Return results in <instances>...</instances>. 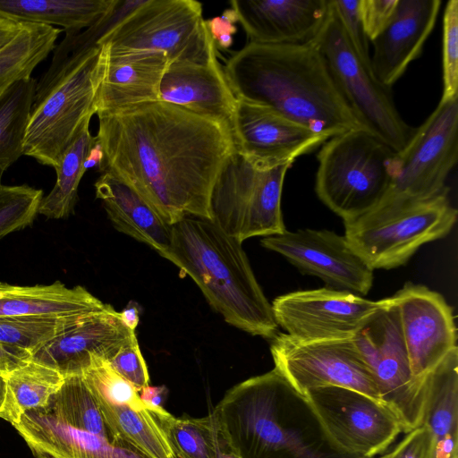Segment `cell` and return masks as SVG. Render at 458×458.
Segmentation results:
<instances>
[{
    "label": "cell",
    "instance_id": "obj_8",
    "mask_svg": "<svg viewBox=\"0 0 458 458\" xmlns=\"http://www.w3.org/2000/svg\"><path fill=\"white\" fill-rule=\"evenodd\" d=\"M96 43L108 54L162 52L169 63L216 54L202 4L193 0H144Z\"/></svg>",
    "mask_w": 458,
    "mask_h": 458
},
{
    "label": "cell",
    "instance_id": "obj_22",
    "mask_svg": "<svg viewBox=\"0 0 458 458\" xmlns=\"http://www.w3.org/2000/svg\"><path fill=\"white\" fill-rule=\"evenodd\" d=\"M135 331L121 320L119 312L106 304L41 347L30 358L52 366L64 376L80 374L92 357L110 360Z\"/></svg>",
    "mask_w": 458,
    "mask_h": 458
},
{
    "label": "cell",
    "instance_id": "obj_1",
    "mask_svg": "<svg viewBox=\"0 0 458 458\" xmlns=\"http://www.w3.org/2000/svg\"><path fill=\"white\" fill-rule=\"evenodd\" d=\"M96 114L100 172L126 182L170 225L210 219L213 186L235 151L229 130L159 100Z\"/></svg>",
    "mask_w": 458,
    "mask_h": 458
},
{
    "label": "cell",
    "instance_id": "obj_4",
    "mask_svg": "<svg viewBox=\"0 0 458 458\" xmlns=\"http://www.w3.org/2000/svg\"><path fill=\"white\" fill-rule=\"evenodd\" d=\"M242 243L210 219L188 216L172 225L170 244L158 254L187 274L228 324L272 339L278 325Z\"/></svg>",
    "mask_w": 458,
    "mask_h": 458
},
{
    "label": "cell",
    "instance_id": "obj_47",
    "mask_svg": "<svg viewBox=\"0 0 458 458\" xmlns=\"http://www.w3.org/2000/svg\"><path fill=\"white\" fill-rule=\"evenodd\" d=\"M167 394L164 386H147L140 391V397L147 407L162 406V403Z\"/></svg>",
    "mask_w": 458,
    "mask_h": 458
},
{
    "label": "cell",
    "instance_id": "obj_49",
    "mask_svg": "<svg viewBox=\"0 0 458 458\" xmlns=\"http://www.w3.org/2000/svg\"><path fill=\"white\" fill-rule=\"evenodd\" d=\"M22 23L0 18V48L7 44L21 30Z\"/></svg>",
    "mask_w": 458,
    "mask_h": 458
},
{
    "label": "cell",
    "instance_id": "obj_45",
    "mask_svg": "<svg viewBox=\"0 0 458 458\" xmlns=\"http://www.w3.org/2000/svg\"><path fill=\"white\" fill-rule=\"evenodd\" d=\"M21 415L15 397L9 387L6 374H0V418L14 426L19 423Z\"/></svg>",
    "mask_w": 458,
    "mask_h": 458
},
{
    "label": "cell",
    "instance_id": "obj_38",
    "mask_svg": "<svg viewBox=\"0 0 458 458\" xmlns=\"http://www.w3.org/2000/svg\"><path fill=\"white\" fill-rule=\"evenodd\" d=\"M43 197L42 190L26 184H0V240L30 225Z\"/></svg>",
    "mask_w": 458,
    "mask_h": 458
},
{
    "label": "cell",
    "instance_id": "obj_12",
    "mask_svg": "<svg viewBox=\"0 0 458 458\" xmlns=\"http://www.w3.org/2000/svg\"><path fill=\"white\" fill-rule=\"evenodd\" d=\"M355 342L373 373L380 402L396 416L403 432L420 427L427 402V377L420 380L411 373L393 298Z\"/></svg>",
    "mask_w": 458,
    "mask_h": 458
},
{
    "label": "cell",
    "instance_id": "obj_41",
    "mask_svg": "<svg viewBox=\"0 0 458 458\" xmlns=\"http://www.w3.org/2000/svg\"><path fill=\"white\" fill-rule=\"evenodd\" d=\"M106 361L139 392L148 386L149 376L148 367L141 354L135 334Z\"/></svg>",
    "mask_w": 458,
    "mask_h": 458
},
{
    "label": "cell",
    "instance_id": "obj_10",
    "mask_svg": "<svg viewBox=\"0 0 458 458\" xmlns=\"http://www.w3.org/2000/svg\"><path fill=\"white\" fill-rule=\"evenodd\" d=\"M325 57L347 103L365 129L396 153L411 140L416 128L401 116L390 88L381 84L351 47L331 5L311 41Z\"/></svg>",
    "mask_w": 458,
    "mask_h": 458
},
{
    "label": "cell",
    "instance_id": "obj_19",
    "mask_svg": "<svg viewBox=\"0 0 458 458\" xmlns=\"http://www.w3.org/2000/svg\"><path fill=\"white\" fill-rule=\"evenodd\" d=\"M158 100L214 121L232 134L237 98L216 54L204 61L169 63L160 82Z\"/></svg>",
    "mask_w": 458,
    "mask_h": 458
},
{
    "label": "cell",
    "instance_id": "obj_48",
    "mask_svg": "<svg viewBox=\"0 0 458 458\" xmlns=\"http://www.w3.org/2000/svg\"><path fill=\"white\" fill-rule=\"evenodd\" d=\"M217 418V417H216ZM218 420V419H217ZM218 445L219 458H242L236 449L231 444L224 428L218 420Z\"/></svg>",
    "mask_w": 458,
    "mask_h": 458
},
{
    "label": "cell",
    "instance_id": "obj_27",
    "mask_svg": "<svg viewBox=\"0 0 458 458\" xmlns=\"http://www.w3.org/2000/svg\"><path fill=\"white\" fill-rule=\"evenodd\" d=\"M422 424L432 435L431 458H457L458 348L427 376V402Z\"/></svg>",
    "mask_w": 458,
    "mask_h": 458
},
{
    "label": "cell",
    "instance_id": "obj_35",
    "mask_svg": "<svg viewBox=\"0 0 458 458\" xmlns=\"http://www.w3.org/2000/svg\"><path fill=\"white\" fill-rule=\"evenodd\" d=\"M6 379L23 414L47 408L65 376L57 369L30 358L6 374Z\"/></svg>",
    "mask_w": 458,
    "mask_h": 458
},
{
    "label": "cell",
    "instance_id": "obj_11",
    "mask_svg": "<svg viewBox=\"0 0 458 458\" xmlns=\"http://www.w3.org/2000/svg\"><path fill=\"white\" fill-rule=\"evenodd\" d=\"M457 158L458 98H441L406 147L396 153L391 185L379 204L428 199L448 192L445 181Z\"/></svg>",
    "mask_w": 458,
    "mask_h": 458
},
{
    "label": "cell",
    "instance_id": "obj_14",
    "mask_svg": "<svg viewBox=\"0 0 458 458\" xmlns=\"http://www.w3.org/2000/svg\"><path fill=\"white\" fill-rule=\"evenodd\" d=\"M392 298L370 301L327 287L292 292L276 297L275 319L288 335L303 341L355 338Z\"/></svg>",
    "mask_w": 458,
    "mask_h": 458
},
{
    "label": "cell",
    "instance_id": "obj_39",
    "mask_svg": "<svg viewBox=\"0 0 458 458\" xmlns=\"http://www.w3.org/2000/svg\"><path fill=\"white\" fill-rule=\"evenodd\" d=\"M443 94L441 98H458V1L447 2L443 18Z\"/></svg>",
    "mask_w": 458,
    "mask_h": 458
},
{
    "label": "cell",
    "instance_id": "obj_15",
    "mask_svg": "<svg viewBox=\"0 0 458 458\" xmlns=\"http://www.w3.org/2000/svg\"><path fill=\"white\" fill-rule=\"evenodd\" d=\"M304 396L332 438L349 453L373 458L403 432L390 409L358 391L330 386L310 389Z\"/></svg>",
    "mask_w": 458,
    "mask_h": 458
},
{
    "label": "cell",
    "instance_id": "obj_17",
    "mask_svg": "<svg viewBox=\"0 0 458 458\" xmlns=\"http://www.w3.org/2000/svg\"><path fill=\"white\" fill-rule=\"evenodd\" d=\"M392 297L411 373L417 379L424 380L457 348L453 308L440 293L411 282Z\"/></svg>",
    "mask_w": 458,
    "mask_h": 458
},
{
    "label": "cell",
    "instance_id": "obj_2",
    "mask_svg": "<svg viewBox=\"0 0 458 458\" xmlns=\"http://www.w3.org/2000/svg\"><path fill=\"white\" fill-rule=\"evenodd\" d=\"M223 70L236 98L265 106L327 140L365 129L311 42H248Z\"/></svg>",
    "mask_w": 458,
    "mask_h": 458
},
{
    "label": "cell",
    "instance_id": "obj_51",
    "mask_svg": "<svg viewBox=\"0 0 458 458\" xmlns=\"http://www.w3.org/2000/svg\"><path fill=\"white\" fill-rule=\"evenodd\" d=\"M4 172V171L0 169V184H2V177H3Z\"/></svg>",
    "mask_w": 458,
    "mask_h": 458
},
{
    "label": "cell",
    "instance_id": "obj_42",
    "mask_svg": "<svg viewBox=\"0 0 458 458\" xmlns=\"http://www.w3.org/2000/svg\"><path fill=\"white\" fill-rule=\"evenodd\" d=\"M397 3L398 0H360V15L369 41L389 22Z\"/></svg>",
    "mask_w": 458,
    "mask_h": 458
},
{
    "label": "cell",
    "instance_id": "obj_40",
    "mask_svg": "<svg viewBox=\"0 0 458 458\" xmlns=\"http://www.w3.org/2000/svg\"><path fill=\"white\" fill-rule=\"evenodd\" d=\"M346 38L360 60L369 69V38L360 15V0H331ZM372 71V70H371Z\"/></svg>",
    "mask_w": 458,
    "mask_h": 458
},
{
    "label": "cell",
    "instance_id": "obj_5",
    "mask_svg": "<svg viewBox=\"0 0 458 458\" xmlns=\"http://www.w3.org/2000/svg\"><path fill=\"white\" fill-rule=\"evenodd\" d=\"M106 52L96 44L59 45L51 66L37 82L23 155L55 168L96 103Z\"/></svg>",
    "mask_w": 458,
    "mask_h": 458
},
{
    "label": "cell",
    "instance_id": "obj_29",
    "mask_svg": "<svg viewBox=\"0 0 458 458\" xmlns=\"http://www.w3.org/2000/svg\"><path fill=\"white\" fill-rule=\"evenodd\" d=\"M61 32L53 26L22 23L19 32L0 48V98L16 82L31 77L55 47Z\"/></svg>",
    "mask_w": 458,
    "mask_h": 458
},
{
    "label": "cell",
    "instance_id": "obj_26",
    "mask_svg": "<svg viewBox=\"0 0 458 458\" xmlns=\"http://www.w3.org/2000/svg\"><path fill=\"white\" fill-rule=\"evenodd\" d=\"M106 304L77 285H16L0 282V318L80 317L100 311Z\"/></svg>",
    "mask_w": 458,
    "mask_h": 458
},
{
    "label": "cell",
    "instance_id": "obj_44",
    "mask_svg": "<svg viewBox=\"0 0 458 458\" xmlns=\"http://www.w3.org/2000/svg\"><path fill=\"white\" fill-rule=\"evenodd\" d=\"M205 22L216 47L227 49L233 45V37L237 30L235 22H238V19L232 8L224 11L221 16L205 21Z\"/></svg>",
    "mask_w": 458,
    "mask_h": 458
},
{
    "label": "cell",
    "instance_id": "obj_36",
    "mask_svg": "<svg viewBox=\"0 0 458 458\" xmlns=\"http://www.w3.org/2000/svg\"><path fill=\"white\" fill-rule=\"evenodd\" d=\"M89 315L65 318H0V344L26 352L32 356L41 347Z\"/></svg>",
    "mask_w": 458,
    "mask_h": 458
},
{
    "label": "cell",
    "instance_id": "obj_37",
    "mask_svg": "<svg viewBox=\"0 0 458 458\" xmlns=\"http://www.w3.org/2000/svg\"><path fill=\"white\" fill-rule=\"evenodd\" d=\"M81 374L95 398L137 411L148 408L141 401L140 392L106 360L92 357Z\"/></svg>",
    "mask_w": 458,
    "mask_h": 458
},
{
    "label": "cell",
    "instance_id": "obj_21",
    "mask_svg": "<svg viewBox=\"0 0 458 458\" xmlns=\"http://www.w3.org/2000/svg\"><path fill=\"white\" fill-rule=\"evenodd\" d=\"M441 4L440 0H398L389 22L370 41L374 49L371 70L381 84L391 88L421 55Z\"/></svg>",
    "mask_w": 458,
    "mask_h": 458
},
{
    "label": "cell",
    "instance_id": "obj_6",
    "mask_svg": "<svg viewBox=\"0 0 458 458\" xmlns=\"http://www.w3.org/2000/svg\"><path fill=\"white\" fill-rule=\"evenodd\" d=\"M317 158L318 199L344 222L375 208L394 176L396 152L366 129L332 137Z\"/></svg>",
    "mask_w": 458,
    "mask_h": 458
},
{
    "label": "cell",
    "instance_id": "obj_28",
    "mask_svg": "<svg viewBox=\"0 0 458 458\" xmlns=\"http://www.w3.org/2000/svg\"><path fill=\"white\" fill-rule=\"evenodd\" d=\"M118 0H0V18L17 23L60 26L66 37L100 22Z\"/></svg>",
    "mask_w": 458,
    "mask_h": 458
},
{
    "label": "cell",
    "instance_id": "obj_32",
    "mask_svg": "<svg viewBox=\"0 0 458 458\" xmlns=\"http://www.w3.org/2000/svg\"><path fill=\"white\" fill-rule=\"evenodd\" d=\"M148 410L165 433L176 458H219V426L213 411L196 419L175 418L162 406Z\"/></svg>",
    "mask_w": 458,
    "mask_h": 458
},
{
    "label": "cell",
    "instance_id": "obj_25",
    "mask_svg": "<svg viewBox=\"0 0 458 458\" xmlns=\"http://www.w3.org/2000/svg\"><path fill=\"white\" fill-rule=\"evenodd\" d=\"M96 197L102 201L114 226L121 233L160 253L170 244L172 225L131 185L111 172H101L95 182Z\"/></svg>",
    "mask_w": 458,
    "mask_h": 458
},
{
    "label": "cell",
    "instance_id": "obj_33",
    "mask_svg": "<svg viewBox=\"0 0 458 458\" xmlns=\"http://www.w3.org/2000/svg\"><path fill=\"white\" fill-rule=\"evenodd\" d=\"M47 409L71 427L103 437L114 444H126L114 438L81 373L65 375L64 384L51 397Z\"/></svg>",
    "mask_w": 458,
    "mask_h": 458
},
{
    "label": "cell",
    "instance_id": "obj_3",
    "mask_svg": "<svg viewBox=\"0 0 458 458\" xmlns=\"http://www.w3.org/2000/svg\"><path fill=\"white\" fill-rule=\"evenodd\" d=\"M213 411L242 458H366L342 448L275 368L233 386Z\"/></svg>",
    "mask_w": 458,
    "mask_h": 458
},
{
    "label": "cell",
    "instance_id": "obj_31",
    "mask_svg": "<svg viewBox=\"0 0 458 458\" xmlns=\"http://www.w3.org/2000/svg\"><path fill=\"white\" fill-rule=\"evenodd\" d=\"M114 438L148 458H176L167 437L147 409L134 410L95 398Z\"/></svg>",
    "mask_w": 458,
    "mask_h": 458
},
{
    "label": "cell",
    "instance_id": "obj_9",
    "mask_svg": "<svg viewBox=\"0 0 458 458\" xmlns=\"http://www.w3.org/2000/svg\"><path fill=\"white\" fill-rule=\"evenodd\" d=\"M291 166L292 164H284L259 169L234 151L213 186L210 220L241 242L255 236L284 233L281 197Z\"/></svg>",
    "mask_w": 458,
    "mask_h": 458
},
{
    "label": "cell",
    "instance_id": "obj_23",
    "mask_svg": "<svg viewBox=\"0 0 458 458\" xmlns=\"http://www.w3.org/2000/svg\"><path fill=\"white\" fill-rule=\"evenodd\" d=\"M13 427L37 458H148L130 445L71 427L47 408L25 411Z\"/></svg>",
    "mask_w": 458,
    "mask_h": 458
},
{
    "label": "cell",
    "instance_id": "obj_46",
    "mask_svg": "<svg viewBox=\"0 0 458 458\" xmlns=\"http://www.w3.org/2000/svg\"><path fill=\"white\" fill-rule=\"evenodd\" d=\"M30 357L26 352L0 344V374H8Z\"/></svg>",
    "mask_w": 458,
    "mask_h": 458
},
{
    "label": "cell",
    "instance_id": "obj_7",
    "mask_svg": "<svg viewBox=\"0 0 458 458\" xmlns=\"http://www.w3.org/2000/svg\"><path fill=\"white\" fill-rule=\"evenodd\" d=\"M456 219L448 192L393 200L344 222V237L371 269H392L406 264L423 244L445 237Z\"/></svg>",
    "mask_w": 458,
    "mask_h": 458
},
{
    "label": "cell",
    "instance_id": "obj_18",
    "mask_svg": "<svg viewBox=\"0 0 458 458\" xmlns=\"http://www.w3.org/2000/svg\"><path fill=\"white\" fill-rule=\"evenodd\" d=\"M232 138L235 151L259 169L293 165L327 140L265 106L238 98Z\"/></svg>",
    "mask_w": 458,
    "mask_h": 458
},
{
    "label": "cell",
    "instance_id": "obj_30",
    "mask_svg": "<svg viewBox=\"0 0 458 458\" xmlns=\"http://www.w3.org/2000/svg\"><path fill=\"white\" fill-rule=\"evenodd\" d=\"M86 123L72 144L63 154L55 168V183L51 191L43 197L38 214L50 219L67 218L73 213L78 200V189L86 172V161L96 142Z\"/></svg>",
    "mask_w": 458,
    "mask_h": 458
},
{
    "label": "cell",
    "instance_id": "obj_50",
    "mask_svg": "<svg viewBox=\"0 0 458 458\" xmlns=\"http://www.w3.org/2000/svg\"><path fill=\"white\" fill-rule=\"evenodd\" d=\"M119 315L123 323L131 330L135 331L140 321L138 307L135 304H129L127 308L119 312Z\"/></svg>",
    "mask_w": 458,
    "mask_h": 458
},
{
    "label": "cell",
    "instance_id": "obj_43",
    "mask_svg": "<svg viewBox=\"0 0 458 458\" xmlns=\"http://www.w3.org/2000/svg\"><path fill=\"white\" fill-rule=\"evenodd\" d=\"M432 435L428 427H420L407 433L394 449L380 458H431Z\"/></svg>",
    "mask_w": 458,
    "mask_h": 458
},
{
    "label": "cell",
    "instance_id": "obj_24",
    "mask_svg": "<svg viewBox=\"0 0 458 458\" xmlns=\"http://www.w3.org/2000/svg\"><path fill=\"white\" fill-rule=\"evenodd\" d=\"M168 64V57L162 52H106L97 113L157 101L160 82Z\"/></svg>",
    "mask_w": 458,
    "mask_h": 458
},
{
    "label": "cell",
    "instance_id": "obj_16",
    "mask_svg": "<svg viewBox=\"0 0 458 458\" xmlns=\"http://www.w3.org/2000/svg\"><path fill=\"white\" fill-rule=\"evenodd\" d=\"M261 245L285 258L301 273L317 276L325 287L365 296L373 269L353 250L344 235L328 230L300 229L264 237Z\"/></svg>",
    "mask_w": 458,
    "mask_h": 458
},
{
    "label": "cell",
    "instance_id": "obj_13",
    "mask_svg": "<svg viewBox=\"0 0 458 458\" xmlns=\"http://www.w3.org/2000/svg\"><path fill=\"white\" fill-rule=\"evenodd\" d=\"M275 369L301 394L323 386H341L380 402L373 373L355 338L303 341L277 333L270 344Z\"/></svg>",
    "mask_w": 458,
    "mask_h": 458
},
{
    "label": "cell",
    "instance_id": "obj_34",
    "mask_svg": "<svg viewBox=\"0 0 458 458\" xmlns=\"http://www.w3.org/2000/svg\"><path fill=\"white\" fill-rule=\"evenodd\" d=\"M36 87V80L30 77L13 84L0 98V169L3 171L23 155Z\"/></svg>",
    "mask_w": 458,
    "mask_h": 458
},
{
    "label": "cell",
    "instance_id": "obj_20",
    "mask_svg": "<svg viewBox=\"0 0 458 458\" xmlns=\"http://www.w3.org/2000/svg\"><path fill=\"white\" fill-rule=\"evenodd\" d=\"M249 42L307 44L323 26L330 0H232Z\"/></svg>",
    "mask_w": 458,
    "mask_h": 458
}]
</instances>
